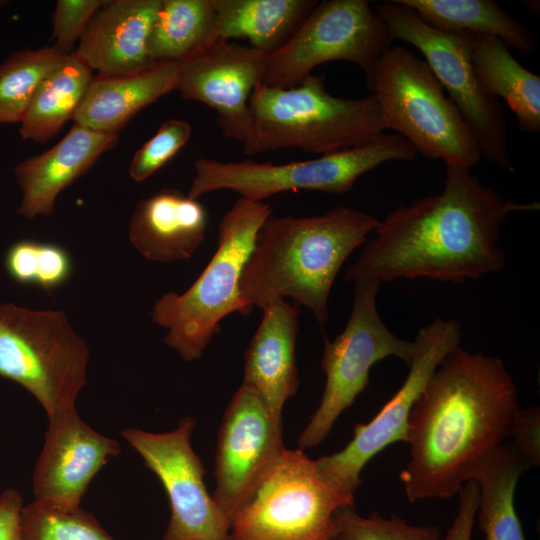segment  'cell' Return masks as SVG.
Returning a JSON list of instances; mask_svg holds the SVG:
<instances>
[{
  "label": "cell",
  "instance_id": "obj_14",
  "mask_svg": "<svg viewBox=\"0 0 540 540\" xmlns=\"http://www.w3.org/2000/svg\"><path fill=\"white\" fill-rule=\"evenodd\" d=\"M193 417L168 432L126 428L121 435L161 481L171 516L162 540H230V522L204 481L205 469L191 445Z\"/></svg>",
  "mask_w": 540,
  "mask_h": 540
},
{
  "label": "cell",
  "instance_id": "obj_12",
  "mask_svg": "<svg viewBox=\"0 0 540 540\" xmlns=\"http://www.w3.org/2000/svg\"><path fill=\"white\" fill-rule=\"evenodd\" d=\"M393 38L368 1L325 0L315 5L293 36L267 57L262 84L291 88L331 61L359 66L366 83Z\"/></svg>",
  "mask_w": 540,
  "mask_h": 540
},
{
  "label": "cell",
  "instance_id": "obj_32",
  "mask_svg": "<svg viewBox=\"0 0 540 540\" xmlns=\"http://www.w3.org/2000/svg\"><path fill=\"white\" fill-rule=\"evenodd\" d=\"M335 521L333 540H440L437 526L412 525L395 514L386 518L376 511L362 516L355 505L338 510Z\"/></svg>",
  "mask_w": 540,
  "mask_h": 540
},
{
  "label": "cell",
  "instance_id": "obj_4",
  "mask_svg": "<svg viewBox=\"0 0 540 540\" xmlns=\"http://www.w3.org/2000/svg\"><path fill=\"white\" fill-rule=\"evenodd\" d=\"M251 131L243 143L248 156L294 148L330 154L374 141L385 133L373 94L357 99L331 95L324 76L311 74L299 85L259 83L249 98Z\"/></svg>",
  "mask_w": 540,
  "mask_h": 540
},
{
  "label": "cell",
  "instance_id": "obj_26",
  "mask_svg": "<svg viewBox=\"0 0 540 540\" xmlns=\"http://www.w3.org/2000/svg\"><path fill=\"white\" fill-rule=\"evenodd\" d=\"M427 24L449 32L497 37L525 55L536 53L529 29L492 0H397Z\"/></svg>",
  "mask_w": 540,
  "mask_h": 540
},
{
  "label": "cell",
  "instance_id": "obj_3",
  "mask_svg": "<svg viewBox=\"0 0 540 540\" xmlns=\"http://www.w3.org/2000/svg\"><path fill=\"white\" fill-rule=\"evenodd\" d=\"M379 222L369 213L345 206L309 217L270 215L258 230L241 273L242 301L263 310L289 298L309 309L323 327L341 266Z\"/></svg>",
  "mask_w": 540,
  "mask_h": 540
},
{
  "label": "cell",
  "instance_id": "obj_34",
  "mask_svg": "<svg viewBox=\"0 0 540 540\" xmlns=\"http://www.w3.org/2000/svg\"><path fill=\"white\" fill-rule=\"evenodd\" d=\"M105 3L102 0H58L53 14L54 47L70 55L95 13Z\"/></svg>",
  "mask_w": 540,
  "mask_h": 540
},
{
  "label": "cell",
  "instance_id": "obj_2",
  "mask_svg": "<svg viewBox=\"0 0 540 540\" xmlns=\"http://www.w3.org/2000/svg\"><path fill=\"white\" fill-rule=\"evenodd\" d=\"M519 409L517 388L499 357L452 350L408 418L410 460L400 474L407 499L458 495L465 470L510 438Z\"/></svg>",
  "mask_w": 540,
  "mask_h": 540
},
{
  "label": "cell",
  "instance_id": "obj_23",
  "mask_svg": "<svg viewBox=\"0 0 540 540\" xmlns=\"http://www.w3.org/2000/svg\"><path fill=\"white\" fill-rule=\"evenodd\" d=\"M214 25L208 42L246 39L269 56L297 31L316 0H213ZM207 44V43H206Z\"/></svg>",
  "mask_w": 540,
  "mask_h": 540
},
{
  "label": "cell",
  "instance_id": "obj_20",
  "mask_svg": "<svg viewBox=\"0 0 540 540\" xmlns=\"http://www.w3.org/2000/svg\"><path fill=\"white\" fill-rule=\"evenodd\" d=\"M117 139V133L74 123L49 150L17 164L14 173L22 192L18 213L29 220L51 214L59 193L84 175Z\"/></svg>",
  "mask_w": 540,
  "mask_h": 540
},
{
  "label": "cell",
  "instance_id": "obj_31",
  "mask_svg": "<svg viewBox=\"0 0 540 540\" xmlns=\"http://www.w3.org/2000/svg\"><path fill=\"white\" fill-rule=\"evenodd\" d=\"M21 540H115L80 506L34 500L21 511Z\"/></svg>",
  "mask_w": 540,
  "mask_h": 540
},
{
  "label": "cell",
  "instance_id": "obj_1",
  "mask_svg": "<svg viewBox=\"0 0 540 540\" xmlns=\"http://www.w3.org/2000/svg\"><path fill=\"white\" fill-rule=\"evenodd\" d=\"M445 166L442 191L400 204L380 221L346 269V281L428 278L461 284L502 269V223L511 212L536 206L505 200L469 169Z\"/></svg>",
  "mask_w": 540,
  "mask_h": 540
},
{
  "label": "cell",
  "instance_id": "obj_17",
  "mask_svg": "<svg viewBox=\"0 0 540 540\" xmlns=\"http://www.w3.org/2000/svg\"><path fill=\"white\" fill-rule=\"evenodd\" d=\"M48 422L33 473L34 500L80 506L94 476L120 453V444L91 428L76 408L53 414Z\"/></svg>",
  "mask_w": 540,
  "mask_h": 540
},
{
  "label": "cell",
  "instance_id": "obj_33",
  "mask_svg": "<svg viewBox=\"0 0 540 540\" xmlns=\"http://www.w3.org/2000/svg\"><path fill=\"white\" fill-rule=\"evenodd\" d=\"M191 126L179 119H170L161 124L153 137L146 141L134 154L129 175L142 182L165 165L190 139Z\"/></svg>",
  "mask_w": 540,
  "mask_h": 540
},
{
  "label": "cell",
  "instance_id": "obj_29",
  "mask_svg": "<svg viewBox=\"0 0 540 540\" xmlns=\"http://www.w3.org/2000/svg\"><path fill=\"white\" fill-rule=\"evenodd\" d=\"M65 56L45 46L12 53L0 64V124L21 122L38 87Z\"/></svg>",
  "mask_w": 540,
  "mask_h": 540
},
{
  "label": "cell",
  "instance_id": "obj_13",
  "mask_svg": "<svg viewBox=\"0 0 540 540\" xmlns=\"http://www.w3.org/2000/svg\"><path fill=\"white\" fill-rule=\"evenodd\" d=\"M407 377L398 391L366 424L354 426L353 438L339 452L315 460L321 476L339 492L354 497L364 466L395 442L407 443L408 418L438 365L460 346L461 325L435 318L417 332Z\"/></svg>",
  "mask_w": 540,
  "mask_h": 540
},
{
  "label": "cell",
  "instance_id": "obj_21",
  "mask_svg": "<svg viewBox=\"0 0 540 540\" xmlns=\"http://www.w3.org/2000/svg\"><path fill=\"white\" fill-rule=\"evenodd\" d=\"M207 225V212L198 199L176 189H162L137 203L129 239L149 261H183L203 243Z\"/></svg>",
  "mask_w": 540,
  "mask_h": 540
},
{
  "label": "cell",
  "instance_id": "obj_10",
  "mask_svg": "<svg viewBox=\"0 0 540 540\" xmlns=\"http://www.w3.org/2000/svg\"><path fill=\"white\" fill-rule=\"evenodd\" d=\"M375 10L393 40L411 44L424 56L472 132L481 155L511 171L503 108L498 99L483 91L472 65L473 34L435 28L397 0L382 2Z\"/></svg>",
  "mask_w": 540,
  "mask_h": 540
},
{
  "label": "cell",
  "instance_id": "obj_30",
  "mask_svg": "<svg viewBox=\"0 0 540 540\" xmlns=\"http://www.w3.org/2000/svg\"><path fill=\"white\" fill-rule=\"evenodd\" d=\"M4 265L15 282L35 286L52 294L70 279L73 261L61 245L36 240H20L12 244Z\"/></svg>",
  "mask_w": 540,
  "mask_h": 540
},
{
  "label": "cell",
  "instance_id": "obj_16",
  "mask_svg": "<svg viewBox=\"0 0 540 540\" xmlns=\"http://www.w3.org/2000/svg\"><path fill=\"white\" fill-rule=\"evenodd\" d=\"M267 57L249 45L208 42L179 63L177 90L213 109L222 134L243 144L251 131L249 98L262 82Z\"/></svg>",
  "mask_w": 540,
  "mask_h": 540
},
{
  "label": "cell",
  "instance_id": "obj_37",
  "mask_svg": "<svg viewBox=\"0 0 540 540\" xmlns=\"http://www.w3.org/2000/svg\"><path fill=\"white\" fill-rule=\"evenodd\" d=\"M23 503V496L16 488H7L0 494V540H21Z\"/></svg>",
  "mask_w": 540,
  "mask_h": 540
},
{
  "label": "cell",
  "instance_id": "obj_5",
  "mask_svg": "<svg viewBox=\"0 0 540 540\" xmlns=\"http://www.w3.org/2000/svg\"><path fill=\"white\" fill-rule=\"evenodd\" d=\"M271 211L264 202L238 198L219 222L217 249L200 276L184 293L168 292L154 303L153 322L167 329L165 344L185 361L201 358L226 316L252 311L241 299L239 280Z\"/></svg>",
  "mask_w": 540,
  "mask_h": 540
},
{
  "label": "cell",
  "instance_id": "obj_36",
  "mask_svg": "<svg viewBox=\"0 0 540 540\" xmlns=\"http://www.w3.org/2000/svg\"><path fill=\"white\" fill-rule=\"evenodd\" d=\"M459 495V508L444 540H472L479 488L474 480L466 481Z\"/></svg>",
  "mask_w": 540,
  "mask_h": 540
},
{
  "label": "cell",
  "instance_id": "obj_18",
  "mask_svg": "<svg viewBox=\"0 0 540 540\" xmlns=\"http://www.w3.org/2000/svg\"><path fill=\"white\" fill-rule=\"evenodd\" d=\"M161 0L105 1L73 52L99 75H129L155 62L148 41Z\"/></svg>",
  "mask_w": 540,
  "mask_h": 540
},
{
  "label": "cell",
  "instance_id": "obj_25",
  "mask_svg": "<svg viewBox=\"0 0 540 540\" xmlns=\"http://www.w3.org/2000/svg\"><path fill=\"white\" fill-rule=\"evenodd\" d=\"M471 61L489 96L505 100L525 133L540 132V76L521 65L510 47L493 36L473 35Z\"/></svg>",
  "mask_w": 540,
  "mask_h": 540
},
{
  "label": "cell",
  "instance_id": "obj_6",
  "mask_svg": "<svg viewBox=\"0 0 540 540\" xmlns=\"http://www.w3.org/2000/svg\"><path fill=\"white\" fill-rule=\"evenodd\" d=\"M367 88L373 92L385 130H393L429 159L470 169L482 155L460 112L445 95L425 60L391 46L377 62Z\"/></svg>",
  "mask_w": 540,
  "mask_h": 540
},
{
  "label": "cell",
  "instance_id": "obj_28",
  "mask_svg": "<svg viewBox=\"0 0 540 540\" xmlns=\"http://www.w3.org/2000/svg\"><path fill=\"white\" fill-rule=\"evenodd\" d=\"M213 0H161L148 51L154 62L181 63L208 43L214 25Z\"/></svg>",
  "mask_w": 540,
  "mask_h": 540
},
{
  "label": "cell",
  "instance_id": "obj_8",
  "mask_svg": "<svg viewBox=\"0 0 540 540\" xmlns=\"http://www.w3.org/2000/svg\"><path fill=\"white\" fill-rule=\"evenodd\" d=\"M88 359L63 311L0 304V376L31 393L47 417L76 408Z\"/></svg>",
  "mask_w": 540,
  "mask_h": 540
},
{
  "label": "cell",
  "instance_id": "obj_35",
  "mask_svg": "<svg viewBox=\"0 0 540 540\" xmlns=\"http://www.w3.org/2000/svg\"><path fill=\"white\" fill-rule=\"evenodd\" d=\"M540 409L526 407L519 409L510 432V438L520 454L530 466L540 463Z\"/></svg>",
  "mask_w": 540,
  "mask_h": 540
},
{
  "label": "cell",
  "instance_id": "obj_9",
  "mask_svg": "<svg viewBox=\"0 0 540 540\" xmlns=\"http://www.w3.org/2000/svg\"><path fill=\"white\" fill-rule=\"evenodd\" d=\"M355 498L332 487L304 450L281 459L230 525V540H333L335 516Z\"/></svg>",
  "mask_w": 540,
  "mask_h": 540
},
{
  "label": "cell",
  "instance_id": "obj_24",
  "mask_svg": "<svg viewBox=\"0 0 540 540\" xmlns=\"http://www.w3.org/2000/svg\"><path fill=\"white\" fill-rule=\"evenodd\" d=\"M529 467L511 441L493 449L464 472L463 484L474 480L479 488L476 518L485 540H525L514 499L519 478Z\"/></svg>",
  "mask_w": 540,
  "mask_h": 540
},
{
  "label": "cell",
  "instance_id": "obj_19",
  "mask_svg": "<svg viewBox=\"0 0 540 540\" xmlns=\"http://www.w3.org/2000/svg\"><path fill=\"white\" fill-rule=\"evenodd\" d=\"M244 355L243 382L257 391L270 413L282 419L299 385L296 341L299 306L285 299L268 305Z\"/></svg>",
  "mask_w": 540,
  "mask_h": 540
},
{
  "label": "cell",
  "instance_id": "obj_11",
  "mask_svg": "<svg viewBox=\"0 0 540 540\" xmlns=\"http://www.w3.org/2000/svg\"><path fill=\"white\" fill-rule=\"evenodd\" d=\"M351 313L344 330L326 340L321 367L326 376L321 402L301 431V450L314 448L330 433L339 416L369 385L372 366L394 356L410 365L415 352L413 341L396 336L377 310L381 282L370 278L354 281Z\"/></svg>",
  "mask_w": 540,
  "mask_h": 540
},
{
  "label": "cell",
  "instance_id": "obj_15",
  "mask_svg": "<svg viewBox=\"0 0 540 540\" xmlns=\"http://www.w3.org/2000/svg\"><path fill=\"white\" fill-rule=\"evenodd\" d=\"M282 426L249 385L232 395L218 430L212 494L230 524L281 459Z\"/></svg>",
  "mask_w": 540,
  "mask_h": 540
},
{
  "label": "cell",
  "instance_id": "obj_22",
  "mask_svg": "<svg viewBox=\"0 0 540 540\" xmlns=\"http://www.w3.org/2000/svg\"><path fill=\"white\" fill-rule=\"evenodd\" d=\"M179 63L155 62L129 75L93 76L73 118L89 129L117 133L140 110L177 90Z\"/></svg>",
  "mask_w": 540,
  "mask_h": 540
},
{
  "label": "cell",
  "instance_id": "obj_27",
  "mask_svg": "<svg viewBox=\"0 0 540 540\" xmlns=\"http://www.w3.org/2000/svg\"><path fill=\"white\" fill-rule=\"evenodd\" d=\"M93 79L73 52L42 81L21 120L23 139L47 142L73 119Z\"/></svg>",
  "mask_w": 540,
  "mask_h": 540
},
{
  "label": "cell",
  "instance_id": "obj_7",
  "mask_svg": "<svg viewBox=\"0 0 540 540\" xmlns=\"http://www.w3.org/2000/svg\"><path fill=\"white\" fill-rule=\"evenodd\" d=\"M415 148L396 133H383L369 143L320 155L318 158L283 164L243 160L222 162L199 157L194 163L188 196L232 190L257 202L286 191H319L344 194L359 177L389 161H411Z\"/></svg>",
  "mask_w": 540,
  "mask_h": 540
}]
</instances>
